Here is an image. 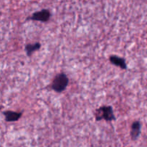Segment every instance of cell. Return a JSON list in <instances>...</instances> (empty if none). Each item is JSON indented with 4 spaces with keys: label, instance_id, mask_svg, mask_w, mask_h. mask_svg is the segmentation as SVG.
<instances>
[{
    "label": "cell",
    "instance_id": "obj_4",
    "mask_svg": "<svg viewBox=\"0 0 147 147\" xmlns=\"http://www.w3.org/2000/svg\"><path fill=\"white\" fill-rule=\"evenodd\" d=\"M142 133V123L139 121L133 122L131 128V138L133 141L137 140Z\"/></svg>",
    "mask_w": 147,
    "mask_h": 147
},
{
    "label": "cell",
    "instance_id": "obj_2",
    "mask_svg": "<svg viewBox=\"0 0 147 147\" xmlns=\"http://www.w3.org/2000/svg\"><path fill=\"white\" fill-rule=\"evenodd\" d=\"M69 84V78L63 73L57 74L54 78L51 85V88L56 93H62L65 91Z\"/></svg>",
    "mask_w": 147,
    "mask_h": 147
},
{
    "label": "cell",
    "instance_id": "obj_5",
    "mask_svg": "<svg viewBox=\"0 0 147 147\" xmlns=\"http://www.w3.org/2000/svg\"><path fill=\"white\" fill-rule=\"evenodd\" d=\"M111 63L115 66L119 67L123 70L127 69V64H126V60L123 57H119L117 55H111L109 57Z\"/></svg>",
    "mask_w": 147,
    "mask_h": 147
},
{
    "label": "cell",
    "instance_id": "obj_6",
    "mask_svg": "<svg viewBox=\"0 0 147 147\" xmlns=\"http://www.w3.org/2000/svg\"><path fill=\"white\" fill-rule=\"evenodd\" d=\"M3 115L5 116V121L7 122H15L17 121L22 116V112H15L11 111H3Z\"/></svg>",
    "mask_w": 147,
    "mask_h": 147
},
{
    "label": "cell",
    "instance_id": "obj_7",
    "mask_svg": "<svg viewBox=\"0 0 147 147\" xmlns=\"http://www.w3.org/2000/svg\"><path fill=\"white\" fill-rule=\"evenodd\" d=\"M41 47V44L40 42H35L33 44H27L24 47V50L26 52V54L28 57H31L32 54H34L36 51L39 50Z\"/></svg>",
    "mask_w": 147,
    "mask_h": 147
},
{
    "label": "cell",
    "instance_id": "obj_3",
    "mask_svg": "<svg viewBox=\"0 0 147 147\" xmlns=\"http://www.w3.org/2000/svg\"><path fill=\"white\" fill-rule=\"evenodd\" d=\"M51 17V12L47 9H43L40 11L33 13L30 17L27 19V20H32V21H38L41 22H47L50 20Z\"/></svg>",
    "mask_w": 147,
    "mask_h": 147
},
{
    "label": "cell",
    "instance_id": "obj_1",
    "mask_svg": "<svg viewBox=\"0 0 147 147\" xmlns=\"http://www.w3.org/2000/svg\"><path fill=\"white\" fill-rule=\"evenodd\" d=\"M96 121L105 120L106 121H113L116 120L113 107L111 106H103L98 109L95 112Z\"/></svg>",
    "mask_w": 147,
    "mask_h": 147
}]
</instances>
